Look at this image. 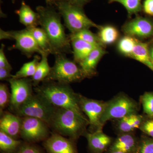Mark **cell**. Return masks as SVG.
Masks as SVG:
<instances>
[{
    "label": "cell",
    "instance_id": "8fae6325",
    "mask_svg": "<svg viewBox=\"0 0 153 153\" xmlns=\"http://www.w3.org/2000/svg\"><path fill=\"white\" fill-rule=\"evenodd\" d=\"M79 107L88 118L89 124L96 130L101 129V120L106 102L88 98L78 94Z\"/></svg>",
    "mask_w": 153,
    "mask_h": 153
},
{
    "label": "cell",
    "instance_id": "1f68e13d",
    "mask_svg": "<svg viewBox=\"0 0 153 153\" xmlns=\"http://www.w3.org/2000/svg\"><path fill=\"white\" fill-rule=\"evenodd\" d=\"M139 153H153V139L143 140L140 146Z\"/></svg>",
    "mask_w": 153,
    "mask_h": 153
},
{
    "label": "cell",
    "instance_id": "5bb4252c",
    "mask_svg": "<svg viewBox=\"0 0 153 153\" xmlns=\"http://www.w3.org/2000/svg\"><path fill=\"white\" fill-rule=\"evenodd\" d=\"M1 116L0 131L17 139L21 134L22 117L4 111Z\"/></svg>",
    "mask_w": 153,
    "mask_h": 153
},
{
    "label": "cell",
    "instance_id": "f1b7e54d",
    "mask_svg": "<svg viewBox=\"0 0 153 153\" xmlns=\"http://www.w3.org/2000/svg\"><path fill=\"white\" fill-rule=\"evenodd\" d=\"M11 98V93L7 84L1 83L0 84V112L1 114L4 109L10 105Z\"/></svg>",
    "mask_w": 153,
    "mask_h": 153
},
{
    "label": "cell",
    "instance_id": "4fadbf2b",
    "mask_svg": "<svg viewBox=\"0 0 153 153\" xmlns=\"http://www.w3.org/2000/svg\"><path fill=\"white\" fill-rule=\"evenodd\" d=\"M44 146L48 153H76L72 141L56 133L45 140Z\"/></svg>",
    "mask_w": 153,
    "mask_h": 153
},
{
    "label": "cell",
    "instance_id": "8992f818",
    "mask_svg": "<svg viewBox=\"0 0 153 153\" xmlns=\"http://www.w3.org/2000/svg\"><path fill=\"white\" fill-rule=\"evenodd\" d=\"M57 108L41 96L33 94L15 112L21 117H30L39 119L49 126Z\"/></svg>",
    "mask_w": 153,
    "mask_h": 153
},
{
    "label": "cell",
    "instance_id": "ac0fdd59",
    "mask_svg": "<svg viewBox=\"0 0 153 153\" xmlns=\"http://www.w3.org/2000/svg\"><path fill=\"white\" fill-rule=\"evenodd\" d=\"M74 61L79 64L84 60L92 51L99 47L77 39H70Z\"/></svg>",
    "mask_w": 153,
    "mask_h": 153
},
{
    "label": "cell",
    "instance_id": "e0dca14e",
    "mask_svg": "<svg viewBox=\"0 0 153 153\" xmlns=\"http://www.w3.org/2000/svg\"><path fill=\"white\" fill-rule=\"evenodd\" d=\"M15 13L19 16V22L25 25L26 28L35 27L39 25L38 13L33 11L25 1H22L21 7Z\"/></svg>",
    "mask_w": 153,
    "mask_h": 153
},
{
    "label": "cell",
    "instance_id": "4dcf8cb0",
    "mask_svg": "<svg viewBox=\"0 0 153 153\" xmlns=\"http://www.w3.org/2000/svg\"><path fill=\"white\" fill-rule=\"evenodd\" d=\"M132 115L127 116L120 119L118 123V128L121 131L126 133L129 132L133 130L131 126Z\"/></svg>",
    "mask_w": 153,
    "mask_h": 153
},
{
    "label": "cell",
    "instance_id": "52a82bcc",
    "mask_svg": "<svg viewBox=\"0 0 153 153\" xmlns=\"http://www.w3.org/2000/svg\"><path fill=\"white\" fill-rule=\"evenodd\" d=\"M0 39L15 40L16 44L10 47L9 49H18L28 58L36 53L41 56L46 54L40 49L33 35L27 28L23 30L9 31L1 29Z\"/></svg>",
    "mask_w": 153,
    "mask_h": 153
},
{
    "label": "cell",
    "instance_id": "8d00e7d4",
    "mask_svg": "<svg viewBox=\"0 0 153 153\" xmlns=\"http://www.w3.org/2000/svg\"><path fill=\"white\" fill-rule=\"evenodd\" d=\"M11 71L12 70L7 68H0V80L8 81L12 78L13 76L11 74Z\"/></svg>",
    "mask_w": 153,
    "mask_h": 153
},
{
    "label": "cell",
    "instance_id": "ffe728a7",
    "mask_svg": "<svg viewBox=\"0 0 153 153\" xmlns=\"http://www.w3.org/2000/svg\"><path fill=\"white\" fill-rule=\"evenodd\" d=\"M48 55L47 54L41 55V60L38 63L36 72L31 78L33 85L35 87L39 85L40 82H44L51 71V67L48 63Z\"/></svg>",
    "mask_w": 153,
    "mask_h": 153
},
{
    "label": "cell",
    "instance_id": "d6986e66",
    "mask_svg": "<svg viewBox=\"0 0 153 153\" xmlns=\"http://www.w3.org/2000/svg\"><path fill=\"white\" fill-rule=\"evenodd\" d=\"M131 58L144 64L153 71V62L150 53L149 47L147 43L137 39Z\"/></svg>",
    "mask_w": 153,
    "mask_h": 153
},
{
    "label": "cell",
    "instance_id": "f35d334b",
    "mask_svg": "<svg viewBox=\"0 0 153 153\" xmlns=\"http://www.w3.org/2000/svg\"><path fill=\"white\" fill-rule=\"evenodd\" d=\"M67 1L74 4L83 7L85 4L89 2L91 0H67Z\"/></svg>",
    "mask_w": 153,
    "mask_h": 153
},
{
    "label": "cell",
    "instance_id": "277c9868",
    "mask_svg": "<svg viewBox=\"0 0 153 153\" xmlns=\"http://www.w3.org/2000/svg\"><path fill=\"white\" fill-rule=\"evenodd\" d=\"M47 5L53 6L63 17L65 25L71 33L95 27L97 25L86 16L83 7L74 4L67 0H49Z\"/></svg>",
    "mask_w": 153,
    "mask_h": 153
},
{
    "label": "cell",
    "instance_id": "b9f144b4",
    "mask_svg": "<svg viewBox=\"0 0 153 153\" xmlns=\"http://www.w3.org/2000/svg\"><path fill=\"white\" fill-rule=\"evenodd\" d=\"M16 0H12V2L13 3H15V2L16 1Z\"/></svg>",
    "mask_w": 153,
    "mask_h": 153
},
{
    "label": "cell",
    "instance_id": "74e56055",
    "mask_svg": "<svg viewBox=\"0 0 153 153\" xmlns=\"http://www.w3.org/2000/svg\"><path fill=\"white\" fill-rule=\"evenodd\" d=\"M142 117L140 115H137L136 114L131 115V126L133 129L138 128L141 126L142 121Z\"/></svg>",
    "mask_w": 153,
    "mask_h": 153
},
{
    "label": "cell",
    "instance_id": "9a60e30c",
    "mask_svg": "<svg viewBox=\"0 0 153 153\" xmlns=\"http://www.w3.org/2000/svg\"><path fill=\"white\" fill-rule=\"evenodd\" d=\"M106 53L104 47H96L84 60L78 64L85 78L95 75L97 64Z\"/></svg>",
    "mask_w": 153,
    "mask_h": 153
},
{
    "label": "cell",
    "instance_id": "d590c367",
    "mask_svg": "<svg viewBox=\"0 0 153 153\" xmlns=\"http://www.w3.org/2000/svg\"><path fill=\"white\" fill-rule=\"evenodd\" d=\"M143 9L146 14L153 16V0H145L143 4Z\"/></svg>",
    "mask_w": 153,
    "mask_h": 153
},
{
    "label": "cell",
    "instance_id": "f546056e",
    "mask_svg": "<svg viewBox=\"0 0 153 153\" xmlns=\"http://www.w3.org/2000/svg\"><path fill=\"white\" fill-rule=\"evenodd\" d=\"M141 100L144 112L149 117H153V92H146L142 96Z\"/></svg>",
    "mask_w": 153,
    "mask_h": 153
},
{
    "label": "cell",
    "instance_id": "3957f363",
    "mask_svg": "<svg viewBox=\"0 0 153 153\" xmlns=\"http://www.w3.org/2000/svg\"><path fill=\"white\" fill-rule=\"evenodd\" d=\"M88 124L85 117L71 110L57 107L49 127L56 133L75 139L84 133Z\"/></svg>",
    "mask_w": 153,
    "mask_h": 153
},
{
    "label": "cell",
    "instance_id": "7c38bea8",
    "mask_svg": "<svg viewBox=\"0 0 153 153\" xmlns=\"http://www.w3.org/2000/svg\"><path fill=\"white\" fill-rule=\"evenodd\" d=\"M123 30L126 36L145 39L153 35V23L147 18L137 17L126 23Z\"/></svg>",
    "mask_w": 153,
    "mask_h": 153
},
{
    "label": "cell",
    "instance_id": "9c48e42d",
    "mask_svg": "<svg viewBox=\"0 0 153 153\" xmlns=\"http://www.w3.org/2000/svg\"><path fill=\"white\" fill-rule=\"evenodd\" d=\"M22 117L20 136L29 142H36L49 137V126L41 120L30 117Z\"/></svg>",
    "mask_w": 153,
    "mask_h": 153
},
{
    "label": "cell",
    "instance_id": "484cf974",
    "mask_svg": "<svg viewBox=\"0 0 153 153\" xmlns=\"http://www.w3.org/2000/svg\"><path fill=\"white\" fill-rule=\"evenodd\" d=\"M68 36L70 39H79L95 46L104 47L100 43L97 35L92 33L89 29H85L76 33H70Z\"/></svg>",
    "mask_w": 153,
    "mask_h": 153
},
{
    "label": "cell",
    "instance_id": "d4e9b609",
    "mask_svg": "<svg viewBox=\"0 0 153 153\" xmlns=\"http://www.w3.org/2000/svg\"><path fill=\"white\" fill-rule=\"evenodd\" d=\"M22 145L21 141L15 139L0 131V149L4 153H13L19 149Z\"/></svg>",
    "mask_w": 153,
    "mask_h": 153
},
{
    "label": "cell",
    "instance_id": "6da1fadb",
    "mask_svg": "<svg viewBox=\"0 0 153 153\" xmlns=\"http://www.w3.org/2000/svg\"><path fill=\"white\" fill-rule=\"evenodd\" d=\"M39 24L49 38L54 55L72 53L71 40L65 32L60 13L53 6H39L36 7Z\"/></svg>",
    "mask_w": 153,
    "mask_h": 153
},
{
    "label": "cell",
    "instance_id": "cb8c5ba5",
    "mask_svg": "<svg viewBox=\"0 0 153 153\" xmlns=\"http://www.w3.org/2000/svg\"><path fill=\"white\" fill-rule=\"evenodd\" d=\"M41 57L38 55H35L32 61L25 63L20 70L14 75H13V79H22L32 77L36 72L37 66L41 60Z\"/></svg>",
    "mask_w": 153,
    "mask_h": 153
},
{
    "label": "cell",
    "instance_id": "5b68a950",
    "mask_svg": "<svg viewBox=\"0 0 153 153\" xmlns=\"http://www.w3.org/2000/svg\"><path fill=\"white\" fill-rule=\"evenodd\" d=\"M55 60L49 76L44 81H52L69 84L85 78L79 66L67 58L66 54L55 55Z\"/></svg>",
    "mask_w": 153,
    "mask_h": 153
},
{
    "label": "cell",
    "instance_id": "7a4b0ae2",
    "mask_svg": "<svg viewBox=\"0 0 153 153\" xmlns=\"http://www.w3.org/2000/svg\"><path fill=\"white\" fill-rule=\"evenodd\" d=\"M34 90L56 107L71 110L85 117L79 107L78 94L74 93L69 84L44 81Z\"/></svg>",
    "mask_w": 153,
    "mask_h": 153
},
{
    "label": "cell",
    "instance_id": "60d3db41",
    "mask_svg": "<svg viewBox=\"0 0 153 153\" xmlns=\"http://www.w3.org/2000/svg\"><path fill=\"white\" fill-rule=\"evenodd\" d=\"M125 153L122 152H118V151H115V152H111V153Z\"/></svg>",
    "mask_w": 153,
    "mask_h": 153
},
{
    "label": "cell",
    "instance_id": "836d02e7",
    "mask_svg": "<svg viewBox=\"0 0 153 153\" xmlns=\"http://www.w3.org/2000/svg\"><path fill=\"white\" fill-rule=\"evenodd\" d=\"M17 153H42L38 148L33 145L25 144L21 145Z\"/></svg>",
    "mask_w": 153,
    "mask_h": 153
},
{
    "label": "cell",
    "instance_id": "ab89813d",
    "mask_svg": "<svg viewBox=\"0 0 153 153\" xmlns=\"http://www.w3.org/2000/svg\"><path fill=\"white\" fill-rule=\"evenodd\" d=\"M149 52L153 62V46L149 47Z\"/></svg>",
    "mask_w": 153,
    "mask_h": 153
},
{
    "label": "cell",
    "instance_id": "7bdbcfd3",
    "mask_svg": "<svg viewBox=\"0 0 153 153\" xmlns=\"http://www.w3.org/2000/svg\"><path fill=\"white\" fill-rule=\"evenodd\" d=\"M45 1H46V2H48L49 0H45Z\"/></svg>",
    "mask_w": 153,
    "mask_h": 153
},
{
    "label": "cell",
    "instance_id": "83f0119b",
    "mask_svg": "<svg viewBox=\"0 0 153 153\" xmlns=\"http://www.w3.org/2000/svg\"><path fill=\"white\" fill-rule=\"evenodd\" d=\"M111 2L120 3L125 8L129 16L136 14L142 10V0H109Z\"/></svg>",
    "mask_w": 153,
    "mask_h": 153
},
{
    "label": "cell",
    "instance_id": "2e32d148",
    "mask_svg": "<svg viewBox=\"0 0 153 153\" xmlns=\"http://www.w3.org/2000/svg\"><path fill=\"white\" fill-rule=\"evenodd\" d=\"M88 146L91 151L95 153L103 152L108 146L111 142V139L101 129L97 130L93 133H86Z\"/></svg>",
    "mask_w": 153,
    "mask_h": 153
},
{
    "label": "cell",
    "instance_id": "30bf717a",
    "mask_svg": "<svg viewBox=\"0 0 153 153\" xmlns=\"http://www.w3.org/2000/svg\"><path fill=\"white\" fill-rule=\"evenodd\" d=\"M8 82L10 85L11 98L10 108L16 112L22 105L33 95V82L29 78H11Z\"/></svg>",
    "mask_w": 153,
    "mask_h": 153
},
{
    "label": "cell",
    "instance_id": "7402d4cb",
    "mask_svg": "<svg viewBox=\"0 0 153 153\" xmlns=\"http://www.w3.org/2000/svg\"><path fill=\"white\" fill-rule=\"evenodd\" d=\"M27 29L30 31L38 46L44 53L48 55L51 54L54 55V52L49 38L42 28L35 27Z\"/></svg>",
    "mask_w": 153,
    "mask_h": 153
},
{
    "label": "cell",
    "instance_id": "ba28073f",
    "mask_svg": "<svg viewBox=\"0 0 153 153\" xmlns=\"http://www.w3.org/2000/svg\"><path fill=\"white\" fill-rule=\"evenodd\" d=\"M137 109V105L133 100L125 95L118 96L106 102L101 118L102 124L103 126L110 120L121 119L127 116L135 114Z\"/></svg>",
    "mask_w": 153,
    "mask_h": 153
},
{
    "label": "cell",
    "instance_id": "603a6c76",
    "mask_svg": "<svg viewBox=\"0 0 153 153\" xmlns=\"http://www.w3.org/2000/svg\"><path fill=\"white\" fill-rule=\"evenodd\" d=\"M97 34L99 39L103 46L114 43L117 40L119 33L117 29L112 26H100Z\"/></svg>",
    "mask_w": 153,
    "mask_h": 153
},
{
    "label": "cell",
    "instance_id": "d6a6232c",
    "mask_svg": "<svg viewBox=\"0 0 153 153\" xmlns=\"http://www.w3.org/2000/svg\"><path fill=\"white\" fill-rule=\"evenodd\" d=\"M5 45L2 44L0 49V68L12 70L13 68L6 57L4 51Z\"/></svg>",
    "mask_w": 153,
    "mask_h": 153
},
{
    "label": "cell",
    "instance_id": "44dd1931",
    "mask_svg": "<svg viewBox=\"0 0 153 153\" xmlns=\"http://www.w3.org/2000/svg\"><path fill=\"white\" fill-rule=\"evenodd\" d=\"M136 145V142L133 136L129 134H124L116 140L111 148V151L129 153L134 149Z\"/></svg>",
    "mask_w": 153,
    "mask_h": 153
},
{
    "label": "cell",
    "instance_id": "e575fe53",
    "mask_svg": "<svg viewBox=\"0 0 153 153\" xmlns=\"http://www.w3.org/2000/svg\"><path fill=\"white\" fill-rule=\"evenodd\" d=\"M141 129L145 133L153 137V120H147L141 126Z\"/></svg>",
    "mask_w": 153,
    "mask_h": 153
},
{
    "label": "cell",
    "instance_id": "4316f807",
    "mask_svg": "<svg viewBox=\"0 0 153 153\" xmlns=\"http://www.w3.org/2000/svg\"><path fill=\"white\" fill-rule=\"evenodd\" d=\"M137 40V38L126 35L120 40L118 49L122 54L131 58Z\"/></svg>",
    "mask_w": 153,
    "mask_h": 153
}]
</instances>
